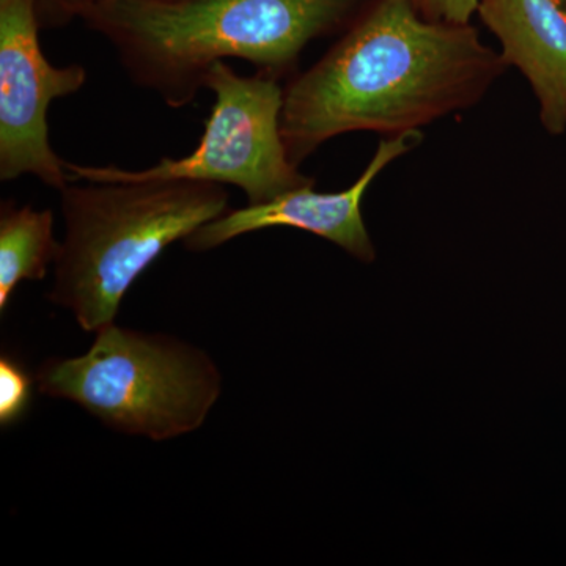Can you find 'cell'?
Here are the masks:
<instances>
[{
  "label": "cell",
  "instance_id": "6da1fadb",
  "mask_svg": "<svg viewBox=\"0 0 566 566\" xmlns=\"http://www.w3.org/2000/svg\"><path fill=\"white\" fill-rule=\"evenodd\" d=\"M506 66L471 24L428 21L406 0H379L283 91V144L300 167L342 134L420 132L475 106Z\"/></svg>",
  "mask_w": 566,
  "mask_h": 566
},
{
  "label": "cell",
  "instance_id": "7a4b0ae2",
  "mask_svg": "<svg viewBox=\"0 0 566 566\" xmlns=\"http://www.w3.org/2000/svg\"><path fill=\"white\" fill-rule=\"evenodd\" d=\"M363 0H112L92 17L134 81L169 106L192 102L212 63H253L275 80Z\"/></svg>",
  "mask_w": 566,
  "mask_h": 566
},
{
  "label": "cell",
  "instance_id": "3957f363",
  "mask_svg": "<svg viewBox=\"0 0 566 566\" xmlns=\"http://www.w3.org/2000/svg\"><path fill=\"white\" fill-rule=\"evenodd\" d=\"M87 182L61 191L65 238L48 297L96 333L164 249L227 212L229 193L208 181Z\"/></svg>",
  "mask_w": 566,
  "mask_h": 566
},
{
  "label": "cell",
  "instance_id": "277c9868",
  "mask_svg": "<svg viewBox=\"0 0 566 566\" xmlns=\"http://www.w3.org/2000/svg\"><path fill=\"white\" fill-rule=\"evenodd\" d=\"M87 353L40 365L41 394L80 405L112 430L167 441L202 427L222 392V375L197 346L115 323Z\"/></svg>",
  "mask_w": 566,
  "mask_h": 566
},
{
  "label": "cell",
  "instance_id": "5b68a950",
  "mask_svg": "<svg viewBox=\"0 0 566 566\" xmlns=\"http://www.w3.org/2000/svg\"><path fill=\"white\" fill-rule=\"evenodd\" d=\"M205 87L216 95L199 147L180 159L164 158L145 170L65 163L69 178L92 182L192 180L238 186L249 205L314 185L289 158L282 137L283 91L268 74L241 76L212 63Z\"/></svg>",
  "mask_w": 566,
  "mask_h": 566
},
{
  "label": "cell",
  "instance_id": "8992f818",
  "mask_svg": "<svg viewBox=\"0 0 566 566\" xmlns=\"http://www.w3.org/2000/svg\"><path fill=\"white\" fill-rule=\"evenodd\" d=\"M39 29L36 0H0V178L35 175L61 192L70 178L50 144L48 107L81 91L87 71L48 62Z\"/></svg>",
  "mask_w": 566,
  "mask_h": 566
},
{
  "label": "cell",
  "instance_id": "52a82bcc",
  "mask_svg": "<svg viewBox=\"0 0 566 566\" xmlns=\"http://www.w3.org/2000/svg\"><path fill=\"white\" fill-rule=\"evenodd\" d=\"M422 139V132L386 137L379 142L363 175L344 191L316 192L314 185H308L282 193L270 202L223 212L189 234L185 240L186 248L196 252L210 251L241 234L271 227H292L340 245L360 262H374L376 252L363 216L365 193L389 164L415 150Z\"/></svg>",
  "mask_w": 566,
  "mask_h": 566
},
{
  "label": "cell",
  "instance_id": "ba28073f",
  "mask_svg": "<svg viewBox=\"0 0 566 566\" xmlns=\"http://www.w3.org/2000/svg\"><path fill=\"white\" fill-rule=\"evenodd\" d=\"M482 21L497 36L506 65L523 73L547 133L566 132L565 0H480Z\"/></svg>",
  "mask_w": 566,
  "mask_h": 566
},
{
  "label": "cell",
  "instance_id": "9c48e42d",
  "mask_svg": "<svg viewBox=\"0 0 566 566\" xmlns=\"http://www.w3.org/2000/svg\"><path fill=\"white\" fill-rule=\"evenodd\" d=\"M61 245L54 237L50 210L2 203L0 210V311L9 307L11 294L24 281H41L55 263Z\"/></svg>",
  "mask_w": 566,
  "mask_h": 566
},
{
  "label": "cell",
  "instance_id": "30bf717a",
  "mask_svg": "<svg viewBox=\"0 0 566 566\" xmlns=\"http://www.w3.org/2000/svg\"><path fill=\"white\" fill-rule=\"evenodd\" d=\"M33 381L17 359L0 357V424L3 428L20 422L31 408Z\"/></svg>",
  "mask_w": 566,
  "mask_h": 566
},
{
  "label": "cell",
  "instance_id": "8fae6325",
  "mask_svg": "<svg viewBox=\"0 0 566 566\" xmlns=\"http://www.w3.org/2000/svg\"><path fill=\"white\" fill-rule=\"evenodd\" d=\"M428 21L471 24L480 0H406Z\"/></svg>",
  "mask_w": 566,
  "mask_h": 566
},
{
  "label": "cell",
  "instance_id": "7c38bea8",
  "mask_svg": "<svg viewBox=\"0 0 566 566\" xmlns=\"http://www.w3.org/2000/svg\"><path fill=\"white\" fill-rule=\"evenodd\" d=\"M41 2H44V0H41ZM46 3L54 7L57 10V18H61L80 10L81 7L84 9L87 3H91V0H46Z\"/></svg>",
  "mask_w": 566,
  "mask_h": 566
},
{
  "label": "cell",
  "instance_id": "4fadbf2b",
  "mask_svg": "<svg viewBox=\"0 0 566 566\" xmlns=\"http://www.w3.org/2000/svg\"><path fill=\"white\" fill-rule=\"evenodd\" d=\"M107 2H112V0H91V6L96 7V6H102V3H107Z\"/></svg>",
  "mask_w": 566,
  "mask_h": 566
},
{
  "label": "cell",
  "instance_id": "5bb4252c",
  "mask_svg": "<svg viewBox=\"0 0 566 566\" xmlns=\"http://www.w3.org/2000/svg\"><path fill=\"white\" fill-rule=\"evenodd\" d=\"M565 2H566V0H565Z\"/></svg>",
  "mask_w": 566,
  "mask_h": 566
}]
</instances>
